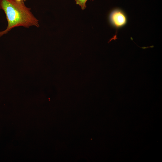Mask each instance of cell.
Here are the masks:
<instances>
[{
  "label": "cell",
  "instance_id": "3957f363",
  "mask_svg": "<svg viewBox=\"0 0 162 162\" xmlns=\"http://www.w3.org/2000/svg\"><path fill=\"white\" fill-rule=\"evenodd\" d=\"M76 4L80 6L82 9L84 10L86 8V3L88 0H75Z\"/></svg>",
  "mask_w": 162,
  "mask_h": 162
},
{
  "label": "cell",
  "instance_id": "7a4b0ae2",
  "mask_svg": "<svg viewBox=\"0 0 162 162\" xmlns=\"http://www.w3.org/2000/svg\"><path fill=\"white\" fill-rule=\"evenodd\" d=\"M109 20L111 25L118 29L122 28L127 24L128 18L125 12L122 9L116 8L110 12Z\"/></svg>",
  "mask_w": 162,
  "mask_h": 162
},
{
  "label": "cell",
  "instance_id": "277c9868",
  "mask_svg": "<svg viewBox=\"0 0 162 162\" xmlns=\"http://www.w3.org/2000/svg\"><path fill=\"white\" fill-rule=\"evenodd\" d=\"M17 0V1H23V2H25L26 1V0Z\"/></svg>",
  "mask_w": 162,
  "mask_h": 162
},
{
  "label": "cell",
  "instance_id": "6da1fadb",
  "mask_svg": "<svg viewBox=\"0 0 162 162\" xmlns=\"http://www.w3.org/2000/svg\"><path fill=\"white\" fill-rule=\"evenodd\" d=\"M0 9L3 10L8 22L6 29L0 32V38L12 28L20 26L29 28L39 27V21L27 7L24 2L16 0H0Z\"/></svg>",
  "mask_w": 162,
  "mask_h": 162
}]
</instances>
